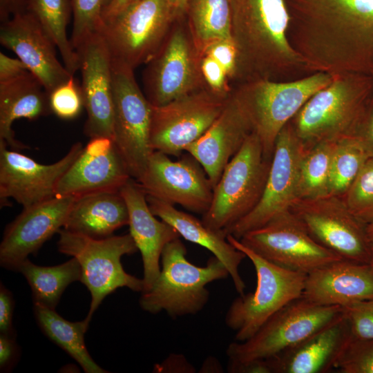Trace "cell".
<instances>
[{
    "mask_svg": "<svg viewBox=\"0 0 373 373\" xmlns=\"http://www.w3.org/2000/svg\"><path fill=\"white\" fill-rule=\"evenodd\" d=\"M287 38L312 72L370 75L373 0H284Z\"/></svg>",
    "mask_w": 373,
    "mask_h": 373,
    "instance_id": "6da1fadb",
    "label": "cell"
},
{
    "mask_svg": "<svg viewBox=\"0 0 373 373\" xmlns=\"http://www.w3.org/2000/svg\"><path fill=\"white\" fill-rule=\"evenodd\" d=\"M237 50L233 81H290L313 73L287 38L284 0H228Z\"/></svg>",
    "mask_w": 373,
    "mask_h": 373,
    "instance_id": "7a4b0ae2",
    "label": "cell"
},
{
    "mask_svg": "<svg viewBox=\"0 0 373 373\" xmlns=\"http://www.w3.org/2000/svg\"><path fill=\"white\" fill-rule=\"evenodd\" d=\"M313 95L289 122L306 149L352 135L373 90L368 74L345 72Z\"/></svg>",
    "mask_w": 373,
    "mask_h": 373,
    "instance_id": "3957f363",
    "label": "cell"
},
{
    "mask_svg": "<svg viewBox=\"0 0 373 373\" xmlns=\"http://www.w3.org/2000/svg\"><path fill=\"white\" fill-rule=\"evenodd\" d=\"M332 75L316 72L290 81L255 79L239 83L231 93L259 137L265 156L271 160L282 128L316 92L327 86Z\"/></svg>",
    "mask_w": 373,
    "mask_h": 373,
    "instance_id": "277c9868",
    "label": "cell"
},
{
    "mask_svg": "<svg viewBox=\"0 0 373 373\" xmlns=\"http://www.w3.org/2000/svg\"><path fill=\"white\" fill-rule=\"evenodd\" d=\"M161 263L159 276L149 291L142 293L139 303L146 312L165 311L173 318L200 312L209 299L207 285L229 276L224 265L214 256L203 267L190 262L180 238L164 247Z\"/></svg>",
    "mask_w": 373,
    "mask_h": 373,
    "instance_id": "5b68a950",
    "label": "cell"
},
{
    "mask_svg": "<svg viewBox=\"0 0 373 373\" xmlns=\"http://www.w3.org/2000/svg\"><path fill=\"white\" fill-rule=\"evenodd\" d=\"M227 239L251 260L256 274L254 291L235 298L224 318L227 326L236 332V341L242 342L281 308L302 296L307 274L267 260L230 234Z\"/></svg>",
    "mask_w": 373,
    "mask_h": 373,
    "instance_id": "8992f818",
    "label": "cell"
},
{
    "mask_svg": "<svg viewBox=\"0 0 373 373\" xmlns=\"http://www.w3.org/2000/svg\"><path fill=\"white\" fill-rule=\"evenodd\" d=\"M58 233V251L78 260L82 269L80 282L90 291L91 301L85 318L88 323L105 297L117 289L143 291V279L126 273L121 263L123 256L138 251L130 233L93 238L63 228Z\"/></svg>",
    "mask_w": 373,
    "mask_h": 373,
    "instance_id": "52a82bcc",
    "label": "cell"
},
{
    "mask_svg": "<svg viewBox=\"0 0 373 373\" xmlns=\"http://www.w3.org/2000/svg\"><path fill=\"white\" fill-rule=\"evenodd\" d=\"M270 164L259 137L252 132L213 188L211 203L203 214V223L224 233L250 213L262 195Z\"/></svg>",
    "mask_w": 373,
    "mask_h": 373,
    "instance_id": "ba28073f",
    "label": "cell"
},
{
    "mask_svg": "<svg viewBox=\"0 0 373 373\" xmlns=\"http://www.w3.org/2000/svg\"><path fill=\"white\" fill-rule=\"evenodd\" d=\"M343 316V307L320 305L301 296L274 314L250 338L230 343L229 361L242 364L274 356Z\"/></svg>",
    "mask_w": 373,
    "mask_h": 373,
    "instance_id": "9c48e42d",
    "label": "cell"
},
{
    "mask_svg": "<svg viewBox=\"0 0 373 373\" xmlns=\"http://www.w3.org/2000/svg\"><path fill=\"white\" fill-rule=\"evenodd\" d=\"M196 48L185 15L176 19L143 72L144 93L159 106L207 88Z\"/></svg>",
    "mask_w": 373,
    "mask_h": 373,
    "instance_id": "30bf717a",
    "label": "cell"
},
{
    "mask_svg": "<svg viewBox=\"0 0 373 373\" xmlns=\"http://www.w3.org/2000/svg\"><path fill=\"white\" fill-rule=\"evenodd\" d=\"M112 78L113 140L131 178L137 180L154 151L150 141L153 106L140 88L134 69L113 58Z\"/></svg>",
    "mask_w": 373,
    "mask_h": 373,
    "instance_id": "8fae6325",
    "label": "cell"
},
{
    "mask_svg": "<svg viewBox=\"0 0 373 373\" xmlns=\"http://www.w3.org/2000/svg\"><path fill=\"white\" fill-rule=\"evenodd\" d=\"M176 19L170 0H140L99 32L112 58L135 70L155 55Z\"/></svg>",
    "mask_w": 373,
    "mask_h": 373,
    "instance_id": "7c38bea8",
    "label": "cell"
},
{
    "mask_svg": "<svg viewBox=\"0 0 373 373\" xmlns=\"http://www.w3.org/2000/svg\"><path fill=\"white\" fill-rule=\"evenodd\" d=\"M229 95H220L204 88L164 105L152 106V149L180 157L216 120Z\"/></svg>",
    "mask_w": 373,
    "mask_h": 373,
    "instance_id": "4fadbf2b",
    "label": "cell"
},
{
    "mask_svg": "<svg viewBox=\"0 0 373 373\" xmlns=\"http://www.w3.org/2000/svg\"><path fill=\"white\" fill-rule=\"evenodd\" d=\"M239 240L267 260L306 274L343 259L316 242L290 210L246 233Z\"/></svg>",
    "mask_w": 373,
    "mask_h": 373,
    "instance_id": "5bb4252c",
    "label": "cell"
},
{
    "mask_svg": "<svg viewBox=\"0 0 373 373\" xmlns=\"http://www.w3.org/2000/svg\"><path fill=\"white\" fill-rule=\"evenodd\" d=\"M289 210L319 244L343 259L370 264L372 256L365 227L341 196L298 199Z\"/></svg>",
    "mask_w": 373,
    "mask_h": 373,
    "instance_id": "9a60e30c",
    "label": "cell"
},
{
    "mask_svg": "<svg viewBox=\"0 0 373 373\" xmlns=\"http://www.w3.org/2000/svg\"><path fill=\"white\" fill-rule=\"evenodd\" d=\"M306 149L289 122L279 133L262 195L254 209L225 231L240 239L263 227L280 213L289 210L298 199V178Z\"/></svg>",
    "mask_w": 373,
    "mask_h": 373,
    "instance_id": "2e32d148",
    "label": "cell"
},
{
    "mask_svg": "<svg viewBox=\"0 0 373 373\" xmlns=\"http://www.w3.org/2000/svg\"><path fill=\"white\" fill-rule=\"evenodd\" d=\"M146 195L199 213H205L212 201L213 188L198 162L191 155L173 161L154 151L145 170L135 180Z\"/></svg>",
    "mask_w": 373,
    "mask_h": 373,
    "instance_id": "e0dca14e",
    "label": "cell"
},
{
    "mask_svg": "<svg viewBox=\"0 0 373 373\" xmlns=\"http://www.w3.org/2000/svg\"><path fill=\"white\" fill-rule=\"evenodd\" d=\"M8 147L0 140L1 207L8 206V199L13 198L23 208L56 196L59 181L84 149L77 142L59 161L43 164Z\"/></svg>",
    "mask_w": 373,
    "mask_h": 373,
    "instance_id": "ac0fdd59",
    "label": "cell"
},
{
    "mask_svg": "<svg viewBox=\"0 0 373 373\" xmlns=\"http://www.w3.org/2000/svg\"><path fill=\"white\" fill-rule=\"evenodd\" d=\"M80 85L87 113L84 132L90 139H113V90L112 57L100 32L93 33L76 48Z\"/></svg>",
    "mask_w": 373,
    "mask_h": 373,
    "instance_id": "d6986e66",
    "label": "cell"
},
{
    "mask_svg": "<svg viewBox=\"0 0 373 373\" xmlns=\"http://www.w3.org/2000/svg\"><path fill=\"white\" fill-rule=\"evenodd\" d=\"M75 200L72 196H55L23 208L4 230L0 245L1 266L17 271L29 255L36 254L64 227Z\"/></svg>",
    "mask_w": 373,
    "mask_h": 373,
    "instance_id": "ffe728a7",
    "label": "cell"
},
{
    "mask_svg": "<svg viewBox=\"0 0 373 373\" xmlns=\"http://www.w3.org/2000/svg\"><path fill=\"white\" fill-rule=\"evenodd\" d=\"M132 178L112 138H91L62 175L56 196L79 198L88 195L117 192Z\"/></svg>",
    "mask_w": 373,
    "mask_h": 373,
    "instance_id": "44dd1931",
    "label": "cell"
},
{
    "mask_svg": "<svg viewBox=\"0 0 373 373\" xmlns=\"http://www.w3.org/2000/svg\"><path fill=\"white\" fill-rule=\"evenodd\" d=\"M0 43L16 54L48 94L73 76L57 59L53 40L29 11L1 23Z\"/></svg>",
    "mask_w": 373,
    "mask_h": 373,
    "instance_id": "7402d4cb",
    "label": "cell"
},
{
    "mask_svg": "<svg viewBox=\"0 0 373 373\" xmlns=\"http://www.w3.org/2000/svg\"><path fill=\"white\" fill-rule=\"evenodd\" d=\"M252 132L248 118L231 93L219 117L185 151L202 166L214 188L227 164Z\"/></svg>",
    "mask_w": 373,
    "mask_h": 373,
    "instance_id": "603a6c76",
    "label": "cell"
},
{
    "mask_svg": "<svg viewBox=\"0 0 373 373\" xmlns=\"http://www.w3.org/2000/svg\"><path fill=\"white\" fill-rule=\"evenodd\" d=\"M120 193L128 211L129 233L142 255L144 293L151 289L159 276L164 247L180 236L171 224L155 218L149 208L146 193L134 179L131 178Z\"/></svg>",
    "mask_w": 373,
    "mask_h": 373,
    "instance_id": "cb8c5ba5",
    "label": "cell"
},
{
    "mask_svg": "<svg viewBox=\"0 0 373 373\" xmlns=\"http://www.w3.org/2000/svg\"><path fill=\"white\" fill-rule=\"evenodd\" d=\"M302 297L320 305L345 307L373 300V272L370 264L341 259L306 276Z\"/></svg>",
    "mask_w": 373,
    "mask_h": 373,
    "instance_id": "d4e9b609",
    "label": "cell"
},
{
    "mask_svg": "<svg viewBox=\"0 0 373 373\" xmlns=\"http://www.w3.org/2000/svg\"><path fill=\"white\" fill-rule=\"evenodd\" d=\"M350 338L343 316L291 348L266 358L269 373L327 372L334 369Z\"/></svg>",
    "mask_w": 373,
    "mask_h": 373,
    "instance_id": "484cf974",
    "label": "cell"
},
{
    "mask_svg": "<svg viewBox=\"0 0 373 373\" xmlns=\"http://www.w3.org/2000/svg\"><path fill=\"white\" fill-rule=\"evenodd\" d=\"M146 200L153 215L173 227L181 237L204 247L218 258L227 269L237 292L245 294V283L239 273V266L246 255L227 240L223 231L211 229L172 204L149 195Z\"/></svg>",
    "mask_w": 373,
    "mask_h": 373,
    "instance_id": "4316f807",
    "label": "cell"
},
{
    "mask_svg": "<svg viewBox=\"0 0 373 373\" xmlns=\"http://www.w3.org/2000/svg\"><path fill=\"white\" fill-rule=\"evenodd\" d=\"M50 113L48 94L30 71L0 82V140L6 142L10 148H26L15 138L12 128L15 120H35Z\"/></svg>",
    "mask_w": 373,
    "mask_h": 373,
    "instance_id": "83f0119b",
    "label": "cell"
},
{
    "mask_svg": "<svg viewBox=\"0 0 373 373\" xmlns=\"http://www.w3.org/2000/svg\"><path fill=\"white\" fill-rule=\"evenodd\" d=\"M128 223V208L119 191L75 198L63 229L93 238H104Z\"/></svg>",
    "mask_w": 373,
    "mask_h": 373,
    "instance_id": "f1b7e54d",
    "label": "cell"
},
{
    "mask_svg": "<svg viewBox=\"0 0 373 373\" xmlns=\"http://www.w3.org/2000/svg\"><path fill=\"white\" fill-rule=\"evenodd\" d=\"M36 321L42 332L75 359L86 373H106L90 356L84 341L90 323L86 319L71 322L55 312L33 305Z\"/></svg>",
    "mask_w": 373,
    "mask_h": 373,
    "instance_id": "f546056e",
    "label": "cell"
},
{
    "mask_svg": "<svg viewBox=\"0 0 373 373\" xmlns=\"http://www.w3.org/2000/svg\"><path fill=\"white\" fill-rule=\"evenodd\" d=\"M17 271L23 275L30 287L33 305L51 309H55L66 288L82 279L80 264L74 257L50 267L35 265L26 258L19 265Z\"/></svg>",
    "mask_w": 373,
    "mask_h": 373,
    "instance_id": "4dcf8cb0",
    "label": "cell"
},
{
    "mask_svg": "<svg viewBox=\"0 0 373 373\" xmlns=\"http://www.w3.org/2000/svg\"><path fill=\"white\" fill-rule=\"evenodd\" d=\"M185 17L200 55L211 43L232 39L228 0H187Z\"/></svg>",
    "mask_w": 373,
    "mask_h": 373,
    "instance_id": "1f68e13d",
    "label": "cell"
},
{
    "mask_svg": "<svg viewBox=\"0 0 373 373\" xmlns=\"http://www.w3.org/2000/svg\"><path fill=\"white\" fill-rule=\"evenodd\" d=\"M28 11L32 13L55 42L63 64L75 75L79 58L67 35L73 15L70 0H28Z\"/></svg>",
    "mask_w": 373,
    "mask_h": 373,
    "instance_id": "d6a6232c",
    "label": "cell"
},
{
    "mask_svg": "<svg viewBox=\"0 0 373 373\" xmlns=\"http://www.w3.org/2000/svg\"><path fill=\"white\" fill-rule=\"evenodd\" d=\"M336 142H322L306 150L298 178V199H316L329 195V178Z\"/></svg>",
    "mask_w": 373,
    "mask_h": 373,
    "instance_id": "836d02e7",
    "label": "cell"
},
{
    "mask_svg": "<svg viewBox=\"0 0 373 373\" xmlns=\"http://www.w3.org/2000/svg\"><path fill=\"white\" fill-rule=\"evenodd\" d=\"M369 156L352 137L336 142L330 169L329 195L342 196Z\"/></svg>",
    "mask_w": 373,
    "mask_h": 373,
    "instance_id": "e575fe53",
    "label": "cell"
},
{
    "mask_svg": "<svg viewBox=\"0 0 373 373\" xmlns=\"http://www.w3.org/2000/svg\"><path fill=\"white\" fill-rule=\"evenodd\" d=\"M360 221H373V157H369L349 189L341 196Z\"/></svg>",
    "mask_w": 373,
    "mask_h": 373,
    "instance_id": "d590c367",
    "label": "cell"
},
{
    "mask_svg": "<svg viewBox=\"0 0 373 373\" xmlns=\"http://www.w3.org/2000/svg\"><path fill=\"white\" fill-rule=\"evenodd\" d=\"M109 0H70L73 10L71 44L75 50L89 36L100 31L102 12Z\"/></svg>",
    "mask_w": 373,
    "mask_h": 373,
    "instance_id": "8d00e7d4",
    "label": "cell"
},
{
    "mask_svg": "<svg viewBox=\"0 0 373 373\" xmlns=\"http://www.w3.org/2000/svg\"><path fill=\"white\" fill-rule=\"evenodd\" d=\"M51 113L60 119L77 118L84 108L81 86L74 75L48 94Z\"/></svg>",
    "mask_w": 373,
    "mask_h": 373,
    "instance_id": "74e56055",
    "label": "cell"
},
{
    "mask_svg": "<svg viewBox=\"0 0 373 373\" xmlns=\"http://www.w3.org/2000/svg\"><path fill=\"white\" fill-rule=\"evenodd\" d=\"M334 369L341 373H373V339L361 340L351 337Z\"/></svg>",
    "mask_w": 373,
    "mask_h": 373,
    "instance_id": "f35d334b",
    "label": "cell"
},
{
    "mask_svg": "<svg viewBox=\"0 0 373 373\" xmlns=\"http://www.w3.org/2000/svg\"><path fill=\"white\" fill-rule=\"evenodd\" d=\"M351 337L373 339V300L356 302L343 307Z\"/></svg>",
    "mask_w": 373,
    "mask_h": 373,
    "instance_id": "ab89813d",
    "label": "cell"
},
{
    "mask_svg": "<svg viewBox=\"0 0 373 373\" xmlns=\"http://www.w3.org/2000/svg\"><path fill=\"white\" fill-rule=\"evenodd\" d=\"M201 72L208 88L223 96H229L233 87L224 68L211 57L204 55L200 61Z\"/></svg>",
    "mask_w": 373,
    "mask_h": 373,
    "instance_id": "60d3db41",
    "label": "cell"
},
{
    "mask_svg": "<svg viewBox=\"0 0 373 373\" xmlns=\"http://www.w3.org/2000/svg\"><path fill=\"white\" fill-rule=\"evenodd\" d=\"M215 59L224 70L230 82L233 81L237 68V50L232 39H221L209 45L202 52Z\"/></svg>",
    "mask_w": 373,
    "mask_h": 373,
    "instance_id": "b9f144b4",
    "label": "cell"
},
{
    "mask_svg": "<svg viewBox=\"0 0 373 373\" xmlns=\"http://www.w3.org/2000/svg\"><path fill=\"white\" fill-rule=\"evenodd\" d=\"M350 137L357 141L369 157H373V90Z\"/></svg>",
    "mask_w": 373,
    "mask_h": 373,
    "instance_id": "7bdbcfd3",
    "label": "cell"
},
{
    "mask_svg": "<svg viewBox=\"0 0 373 373\" xmlns=\"http://www.w3.org/2000/svg\"><path fill=\"white\" fill-rule=\"evenodd\" d=\"M15 308L13 295L3 284H0V334L15 335L12 325Z\"/></svg>",
    "mask_w": 373,
    "mask_h": 373,
    "instance_id": "ee69618b",
    "label": "cell"
},
{
    "mask_svg": "<svg viewBox=\"0 0 373 373\" xmlns=\"http://www.w3.org/2000/svg\"><path fill=\"white\" fill-rule=\"evenodd\" d=\"M15 335L0 334V370L8 372L19 360L20 352Z\"/></svg>",
    "mask_w": 373,
    "mask_h": 373,
    "instance_id": "f6af8a7d",
    "label": "cell"
},
{
    "mask_svg": "<svg viewBox=\"0 0 373 373\" xmlns=\"http://www.w3.org/2000/svg\"><path fill=\"white\" fill-rule=\"evenodd\" d=\"M28 71L26 65L18 57L12 58L1 52L0 82L17 77Z\"/></svg>",
    "mask_w": 373,
    "mask_h": 373,
    "instance_id": "bcb514c9",
    "label": "cell"
},
{
    "mask_svg": "<svg viewBox=\"0 0 373 373\" xmlns=\"http://www.w3.org/2000/svg\"><path fill=\"white\" fill-rule=\"evenodd\" d=\"M158 372H195L194 367L182 354H171L161 364L155 365Z\"/></svg>",
    "mask_w": 373,
    "mask_h": 373,
    "instance_id": "7dc6e473",
    "label": "cell"
},
{
    "mask_svg": "<svg viewBox=\"0 0 373 373\" xmlns=\"http://www.w3.org/2000/svg\"><path fill=\"white\" fill-rule=\"evenodd\" d=\"M28 11V0H0V21L5 22L13 16Z\"/></svg>",
    "mask_w": 373,
    "mask_h": 373,
    "instance_id": "c3c4849f",
    "label": "cell"
},
{
    "mask_svg": "<svg viewBox=\"0 0 373 373\" xmlns=\"http://www.w3.org/2000/svg\"><path fill=\"white\" fill-rule=\"evenodd\" d=\"M140 0H110L102 12L103 23L107 22Z\"/></svg>",
    "mask_w": 373,
    "mask_h": 373,
    "instance_id": "681fc988",
    "label": "cell"
},
{
    "mask_svg": "<svg viewBox=\"0 0 373 373\" xmlns=\"http://www.w3.org/2000/svg\"><path fill=\"white\" fill-rule=\"evenodd\" d=\"M200 372H222V368L219 361L214 358H209L203 363Z\"/></svg>",
    "mask_w": 373,
    "mask_h": 373,
    "instance_id": "f907efd6",
    "label": "cell"
},
{
    "mask_svg": "<svg viewBox=\"0 0 373 373\" xmlns=\"http://www.w3.org/2000/svg\"><path fill=\"white\" fill-rule=\"evenodd\" d=\"M170 2L176 19L185 15L187 0H170Z\"/></svg>",
    "mask_w": 373,
    "mask_h": 373,
    "instance_id": "816d5d0a",
    "label": "cell"
},
{
    "mask_svg": "<svg viewBox=\"0 0 373 373\" xmlns=\"http://www.w3.org/2000/svg\"><path fill=\"white\" fill-rule=\"evenodd\" d=\"M365 230L369 247L373 258V221L366 224Z\"/></svg>",
    "mask_w": 373,
    "mask_h": 373,
    "instance_id": "f5cc1de1",
    "label": "cell"
},
{
    "mask_svg": "<svg viewBox=\"0 0 373 373\" xmlns=\"http://www.w3.org/2000/svg\"><path fill=\"white\" fill-rule=\"evenodd\" d=\"M370 267H371V269L372 270V272H373V258H372V260L370 262Z\"/></svg>",
    "mask_w": 373,
    "mask_h": 373,
    "instance_id": "db71d44e",
    "label": "cell"
},
{
    "mask_svg": "<svg viewBox=\"0 0 373 373\" xmlns=\"http://www.w3.org/2000/svg\"><path fill=\"white\" fill-rule=\"evenodd\" d=\"M370 75L373 77V71L371 73Z\"/></svg>",
    "mask_w": 373,
    "mask_h": 373,
    "instance_id": "11a10c76",
    "label": "cell"
},
{
    "mask_svg": "<svg viewBox=\"0 0 373 373\" xmlns=\"http://www.w3.org/2000/svg\"><path fill=\"white\" fill-rule=\"evenodd\" d=\"M110 1V0H109Z\"/></svg>",
    "mask_w": 373,
    "mask_h": 373,
    "instance_id": "9f6ffc18",
    "label": "cell"
}]
</instances>
